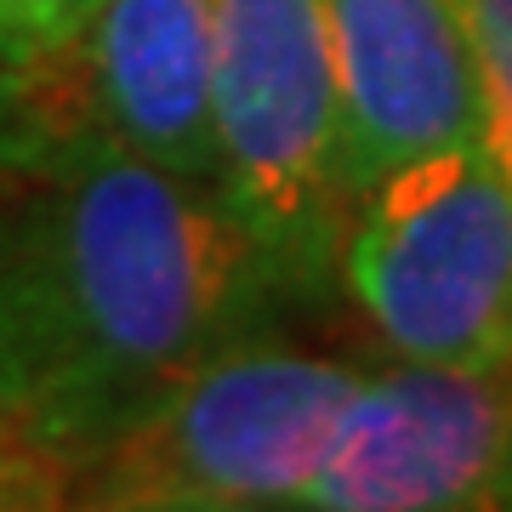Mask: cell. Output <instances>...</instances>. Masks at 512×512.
Returning <instances> with one entry per match:
<instances>
[{
    "mask_svg": "<svg viewBox=\"0 0 512 512\" xmlns=\"http://www.w3.org/2000/svg\"><path fill=\"white\" fill-rule=\"evenodd\" d=\"M0 228V313L18 421L86 461L160 387L268 330L291 296L217 183L74 137L23 177Z\"/></svg>",
    "mask_w": 512,
    "mask_h": 512,
    "instance_id": "6da1fadb",
    "label": "cell"
},
{
    "mask_svg": "<svg viewBox=\"0 0 512 512\" xmlns=\"http://www.w3.org/2000/svg\"><path fill=\"white\" fill-rule=\"evenodd\" d=\"M365 370L251 330L114 427L80 461V512L120 501L296 507Z\"/></svg>",
    "mask_w": 512,
    "mask_h": 512,
    "instance_id": "7a4b0ae2",
    "label": "cell"
},
{
    "mask_svg": "<svg viewBox=\"0 0 512 512\" xmlns=\"http://www.w3.org/2000/svg\"><path fill=\"white\" fill-rule=\"evenodd\" d=\"M336 285L410 365H512V177L484 143L433 148L353 188Z\"/></svg>",
    "mask_w": 512,
    "mask_h": 512,
    "instance_id": "3957f363",
    "label": "cell"
},
{
    "mask_svg": "<svg viewBox=\"0 0 512 512\" xmlns=\"http://www.w3.org/2000/svg\"><path fill=\"white\" fill-rule=\"evenodd\" d=\"M222 194L274 251L291 296L336 279L353 200L342 92L319 0H205Z\"/></svg>",
    "mask_w": 512,
    "mask_h": 512,
    "instance_id": "277c9868",
    "label": "cell"
},
{
    "mask_svg": "<svg viewBox=\"0 0 512 512\" xmlns=\"http://www.w3.org/2000/svg\"><path fill=\"white\" fill-rule=\"evenodd\" d=\"M308 512H512V365L365 370Z\"/></svg>",
    "mask_w": 512,
    "mask_h": 512,
    "instance_id": "5b68a950",
    "label": "cell"
},
{
    "mask_svg": "<svg viewBox=\"0 0 512 512\" xmlns=\"http://www.w3.org/2000/svg\"><path fill=\"white\" fill-rule=\"evenodd\" d=\"M342 92L348 177L484 143V92L461 0H319Z\"/></svg>",
    "mask_w": 512,
    "mask_h": 512,
    "instance_id": "8992f818",
    "label": "cell"
},
{
    "mask_svg": "<svg viewBox=\"0 0 512 512\" xmlns=\"http://www.w3.org/2000/svg\"><path fill=\"white\" fill-rule=\"evenodd\" d=\"M484 92V148L512 177V0H461Z\"/></svg>",
    "mask_w": 512,
    "mask_h": 512,
    "instance_id": "52a82bcc",
    "label": "cell"
},
{
    "mask_svg": "<svg viewBox=\"0 0 512 512\" xmlns=\"http://www.w3.org/2000/svg\"><path fill=\"white\" fill-rule=\"evenodd\" d=\"M92 6L97 0H0V63L63 46L92 18Z\"/></svg>",
    "mask_w": 512,
    "mask_h": 512,
    "instance_id": "ba28073f",
    "label": "cell"
},
{
    "mask_svg": "<svg viewBox=\"0 0 512 512\" xmlns=\"http://www.w3.org/2000/svg\"><path fill=\"white\" fill-rule=\"evenodd\" d=\"M23 171H29V148H23L18 114H12V97H6V74H0V188L23 183Z\"/></svg>",
    "mask_w": 512,
    "mask_h": 512,
    "instance_id": "9c48e42d",
    "label": "cell"
},
{
    "mask_svg": "<svg viewBox=\"0 0 512 512\" xmlns=\"http://www.w3.org/2000/svg\"><path fill=\"white\" fill-rule=\"evenodd\" d=\"M92 512H308V507H274V501H120Z\"/></svg>",
    "mask_w": 512,
    "mask_h": 512,
    "instance_id": "30bf717a",
    "label": "cell"
},
{
    "mask_svg": "<svg viewBox=\"0 0 512 512\" xmlns=\"http://www.w3.org/2000/svg\"><path fill=\"white\" fill-rule=\"evenodd\" d=\"M0 421H18V382H12V348H6V313H0Z\"/></svg>",
    "mask_w": 512,
    "mask_h": 512,
    "instance_id": "8fae6325",
    "label": "cell"
}]
</instances>
